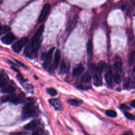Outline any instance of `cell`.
<instances>
[{"label": "cell", "instance_id": "1", "mask_svg": "<svg viewBox=\"0 0 135 135\" xmlns=\"http://www.w3.org/2000/svg\"><path fill=\"white\" fill-rule=\"evenodd\" d=\"M44 29V26L43 25H41L36 32L35 34H34L31 40V42H30L31 46L35 53L39 50L40 47L41 43L42 42V35L43 33Z\"/></svg>", "mask_w": 135, "mask_h": 135}, {"label": "cell", "instance_id": "2", "mask_svg": "<svg viewBox=\"0 0 135 135\" xmlns=\"http://www.w3.org/2000/svg\"><path fill=\"white\" fill-rule=\"evenodd\" d=\"M28 41L29 39L26 37H24L20 39L12 45V50L16 53L20 52L22 48L27 44Z\"/></svg>", "mask_w": 135, "mask_h": 135}, {"label": "cell", "instance_id": "3", "mask_svg": "<svg viewBox=\"0 0 135 135\" xmlns=\"http://www.w3.org/2000/svg\"><path fill=\"white\" fill-rule=\"evenodd\" d=\"M20 96H18L14 94H10V95L3 96L1 98V100L2 102H6L8 101L11 102L14 104L18 105L21 102Z\"/></svg>", "mask_w": 135, "mask_h": 135}, {"label": "cell", "instance_id": "4", "mask_svg": "<svg viewBox=\"0 0 135 135\" xmlns=\"http://www.w3.org/2000/svg\"><path fill=\"white\" fill-rule=\"evenodd\" d=\"M35 111L36 109L33 104L27 103L23 107L22 113L25 117H30L35 114Z\"/></svg>", "mask_w": 135, "mask_h": 135}, {"label": "cell", "instance_id": "5", "mask_svg": "<svg viewBox=\"0 0 135 135\" xmlns=\"http://www.w3.org/2000/svg\"><path fill=\"white\" fill-rule=\"evenodd\" d=\"M50 10L51 6L49 4H46L43 7L38 19V22L39 23L42 22L45 20L49 13Z\"/></svg>", "mask_w": 135, "mask_h": 135}, {"label": "cell", "instance_id": "6", "mask_svg": "<svg viewBox=\"0 0 135 135\" xmlns=\"http://www.w3.org/2000/svg\"><path fill=\"white\" fill-rule=\"evenodd\" d=\"M15 39V35L12 33H9L7 34L6 35L2 37L1 39L2 41L6 44H11L14 40Z\"/></svg>", "mask_w": 135, "mask_h": 135}, {"label": "cell", "instance_id": "7", "mask_svg": "<svg viewBox=\"0 0 135 135\" xmlns=\"http://www.w3.org/2000/svg\"><path fill=\"white\" fill-rule=\"evenodd\" d=\"M55 48H54V47L52 48L49 50V51L47 53V54L46 56V58H45V61H44V62L43 64V66L44 68H46L50 64V63L51 61V60H52V55H53V53L55 51Z\"/></svg>", "mask_w": 135, "mask_h": 135}, {"label": "cell", "instance_id": "8", "mask_svg": "<svg viewBox=\"0 0 135 135\" xmlns=\"http://www.w3.org/2000/svg\"><path fill=\"white\" fill-rule=\"evenodd\" d=\"M24 54L27 57L29 58H32L34 56L35 53L34 52L30 43L28 44H26V46L24 50Z\"/></svg>", "mask_w": 135, "mask_h": 135}, {"label": "cell", "instance_id": "9", "mask_svg": "<svg viewBox=\"0 0 135 135\" xmlns=\"http://www.w3.org/2000/svg\"><path fill=\"white\" fill-rule=\"evenodd\" d=\"M94 71L95 73L94 75V79L95 81V84L96 86H100L102 84L101 73L97 72L96 70H95Z\"/></svg>", "mask_w": 135, "mask_h": 135}, {"label": "cell", "instance_id": "10", "mask_svg": "<svg viewBox=\"0 0 135 135\" xmlns=\"http://www.w3.org/2000/svg\"><path fill=\"white\" fill-rule=\"evenodd\" d=\"M61 57V51L59 49H57L55 52V55L54 57V62H53L54 69H56L59 66Z\"/></svg>", "mask_w": 135, "mask_h": 135}, {"label": "cell", "instance_id": "11", "mask_svg": "<svg viewBox=\"0 0 135 135\" xmlns=\"http://www.w3.org/2000/svg\"><path fill=\"white\" fill-rule=\"evenodd\" d=\"M49 103L57 110H60L62 109V105L60 100L56 99H51L49 100Z\"/></svg>", "mask_w": 135, "mask_h": 135}, {"label": "cell", "instance_id": "12", "mask_svg": "<svg viewBox=\"0 0 135 135\" xmlns=\"http://www.w3.org/2000/svg\"><path fill=\"white\" fill-rule=\"evenodd\" d=\"M84 70V68L82 66V64H79L75 68H74L72 71V75L74 77H79L80 75L83 72Z\"/></svg>", "mask_w": 135, "mask_h": 135}, {"label": "cell", "instance_id": "13", "mask_svg": "<svg viewBox=\"0 0 135 135\" xmlns=\"http://www.w3.org/2000/svg\"><path fill=\"white\" fill-rule=\"evenodd\" d=\"M114 67L116 72H118L121 74L122 73V61L119 59V58H118L117 60L116 61V62L114 64Z\"/></svg>", "mask_w": 135, "mask_h": 135}, {"label": "cell", "instance_id": "14", "mask_svg": "<svg viewBox=\"0 0 135 135\" xmlns=\"http://www.w3.org/2000/svg\"><path fill=\"white\" fill-rule=\"evenodd\" d=\"M15 90L16 88L14 86L12 85H8L3 88V89L2 90V92L4 94H12L15 91Z\"/></svg>", "mask_w": 135, "mask_h": 135}, {"label": "cell", "instance_id": "15", "mask_svg": "<svg viewBox=\"0 0 135 135\" xmlns=\"http://www.w3.org/2000/svg\"><path fill=\"white\" fill-rule=\"evenodd\" d=\"M105 79L109 86H111L112 84L113 81V74L112 71L110 70H109L107 71L105 74Z\"/></svg>", "mask_w": 135, "mask_h": 135}, {"label": "cell", "instance_id": "16", "mask_svg": "<svg viewBox=\"0 0 135 135\" xmlns=\"http://www.w3.org/2000/svg\"><path fill=\"white\" fill-rule=\"evenodd\" d=\"M39 125V121L37 120H33L26 124L24 126V128L26 130H33L35 129Z\"/></svg>", "mask_w": 135, "mask_h": 135}, {"label": "cell", "instance_id": "17", "mask_svg": "<svg viewBox=\"0 0 135 135\" xmlns=\"http://www.w3.org/2000/svg\"><path fill=\"white\" fill-rule=\"evenodd\" d=\"M106 63L102 61H100L98 64V66L97 67H96V69L95 70L100 73H102V72L105 70V68H106Z\"/></svg>", "mask_w": 135, "mask_h": 135}, {"label": "cell", "instance_id": "18", "mask_svg": "<svg viewBox=\"0 0 135 135\" xmlns=\"http://www.w3.org/2000/svg\"><path fill=\"white\" fill-rule=\"evenodd\" d=\"M67 102L73 106H79L82 104V101L80 100L75 99H70L67 100Z\"/></svg>", "mask_w": 135, "mask_h": 135}, {"label": "cell", "instance_id": "19", "mask_svg": "<svg viewBox=\"0 0 135 135\" xmlns=\"http://www.w3.org/2000/svg\"><path fill=\"white\" fill-rule=\"evenodd\" d=\"M81 80L85 83H88L91 80V76L88 73H85L82 77Z\"/></svg>", "mask_w": 135, "mask_h": 135}, {"label": "cell", "instance_id": "20", "mask_svg": "<svg viewBox=\"0 0 135 135\" xmlns=\"http://www.w3.org/2000/svg\"><path fill=\"white\" fill-rule=\"evenodd\" d=\"M113 79L114 80V81L117 84L120 83L122 80L121 74L118 72H115L114 74V77H113Z\"/></svg>", "mask_w": 135, "mask_h": 135}, {"label": "cell", "instance_id": "21", "mask_svg": "<svg viewBox=\"0 0 135 135\" xmlns=\"http://www.w3.org/2000/svg\"><path fill=\"white\" fill-rule=\"evenodd\" d=\"M87 50L88 55H91L93 53V43L91 41H89L87 46Z\"/></svg>", "mask_w": 135, "mask_h": 135}, {"label": "cell", "instance_id": "22", "mask_svg": "<svg viewBox=\"0 0 135 135\" xmlns=\"http://www.w3.org/2000/svg\"><path fill=\"white\" fill-rule=\"evenodd\" d=\"M10 30H11L10 28L7 25L0 26V35H1L2 34L10 31Z\"/></svg>", "mask_w": 135, "mask_h": 135}, {"label": "cell", "instance_id": "23", "mask_svg": "<svg viewBox=\"0 0 135 135\" xmlns=\"http://www.w3.org/2000/svg\"><path fill=\"white\" fill-rule=\"evenodd\" d=\"M106 115L109 117H111V118H115L117 116V112L112 110H108L106 111Z\"/></svg>", "mask_w": 135, "mask_h": 135}, {"label": "cell", "instance_id": "24", "mask_svg": "<svg viewBox=\"0 0 135 135\" xmlns=\"http://www.w3.org/2000/svg\"><path fill=\"white\" fill-rule=\"evenodd\" d=\"M47 91L48 92V93L52 97H55L58 94V92L54 88H48L47 89Z\"/></svg>", "mask_w": 135, "mask_h": 135}, {"label": "cell", "instance_id": "25", "mask_svg": "<svg viewBox=\"0 0 135 135\" xmlns=\"http://www.w3.org/2000/svg\"><path fill=\"white\" fill-rule=\"evenodd\" d=\"M134 61H135V52L134 51H133L130 56V58L129 59V65L130 66H132L134 63Z\"/></svg>", "mask_w": 135, "mask_h": 135}, {"label": "cell", "instance_id": "26", "mask_svg": "<svg viewBox=\"0 0 135 135\" xmlns=\"http://www.w3.org/2000/svg\"><path fill=\"white\" fill-rule=\"evenodd\" d=\"M8 78L6 76H3L0 79V88L4 87L8 82Z\"/></svg>", "mask_w": 135, "mask_h": 135}, {"label": "cell", "instance_id": "27", "mask_svg": "<svg viewBox=\"0 0 135 135\" xmlns=\"http://www.w3.org/2000/svg\"><path fill=\"white\" fill-rule=\"evenodd\" d=\"M124 115L128 119L132 121L134 120V116L133 115L128 112V111H124Z\"/></svg>", "mask_w": 135, "mask_h": 135}, {"label": "cell", "instance_id": "28", "mask_svg": "<svg viewBox=\"0 0 135 135\" xmlns=\"http://www.w3.org/2000/svg\"><path fill=\"white\" fill-rule=\"evenodd\" d=\"M130 83V79L129 78H127L125 79L123 83V87L125 89H128L129 87Z\"/></svg>", "mask_w": 135, "mask_h": 135}, {"label": "cell", "instance_id": "29", "mask_svg": "<svg viewBox=\"0 0 135 135\" xmlns=\"http://www.w3.org/2000/svg\"><path fill=\"white\" fill-rule=\"evenodd\" d=\"M60 70H61V71L62 72H63V73H64V72H67V65H66V64L65 63V62L63 61L61 63V67H60Z\"/></svg>", "mask_w": 135, "mask_h": 135}, {"label": "cell", "instance_id": "30", "mask_svg": "<svg viewBox=\"0 0 135 135\" xmlns=\"http://www.w3.org/2000/svg\"><path fill=\"white\" fill-rule=\"evenodd\" d=\"M120 108L122 109V110H123L124 111H127V110L129 109V108L127 106H126V105H121Z\"/></svg>", "mask_w": 135, "mask_h": 135}, {"label": "cell", "instance_id": "31", "mask_svg": "<svg viewBox=\"0 0 135 135\" xmlns=\"http://www.w3.org/2000/svg\"><path fill=\"white\" fill-rule=\"evenodd\" d=\"M17 78L18 79V80H19L21 81H23L24 80L23 77L20 73L17 74Z\"/></svg>", "mask_w": 135, "mask_h": 135}, {"label": "cell", "instance_id": "32", "mask_svg": "<svg viewBox=\"0 0 135 135\" xmlns=\"http://www.w3.org/2000/svg\"><path fill=\"white\" fill-rule=\"evenodd\" d=\"M14 135H26V133L24 131H20L15 133Z\"/></svg>", "mask_w": 135, "mask_h": 135}, {"label": "cell", "instance_id": "33", "mask_svg": "<svg viewBox=\"0 0 135 135\" xmlns=\"http://www.w3.org/2000/svg\"><path fill=\"white\" fill-rule=\"evenodd\" d=\"M122 135H133V133L131 131H127L123 133Z\"/></svg>", "mask_w": 135, "mask_h": 135}, {"label": "cell", "instance_id": "34", "mask_svg": "<svg viewBox=\"0 0 135 135\" xmlns=\"http://www.w3.org/2000/svg\"><path fill=\"white\" fill-rule=\"evenodd\" d=\"M130 105L131 107H132L133 108L135 107V100H132L131 102H130Z\"/></svg>", "mask_w": 135, "mask_h": 135}, {"label": "cell", "instance_id": "35", "mask_svg": "<svg viewBox=\"0 0 135 135\" xmlns=\"http://www.w3.org/2000/svg\"><path fill=\"white\" fill-rule=\"evenodd\" d=\"M17 62L18 63H19L21 66H22V67H25V66L24 65V64H23L22 63H21V62H20V61H17Z\"/></svg>", "mask_w": 135, "mask_h": 135}, {"label": "cell", "instance_id": "36", "mask_svg": "<svg viewBox=\"0 0 135 135\" xmlns=\"http://www.w3.org/2000/svg\"><path fill=\"white\" fill-rule=\"evenodd\" d=\"M32 135H40V134H39L37 132H35L33 133Z\"/></svg>", "mask_w": 135, "mask_h": 135}, {"label": "cell", "instance_id": "37", "mask_svg": "<svg viewBox=\"0 0 135 135\" xmlns=\"http://www.w3.org/2000/svg\"><path fill=\"white\" fill-rule=\"evenodd\" d=\"M3 76V73L2 72H0V79Z\"/></svg>", "mask_w": 135, "mask_h": 135}, {"label": "cell", "instance_id": "38", "mask_svg": "<svg viewBox=\"0 0 135 135\" xmlns=\"http://www.w3.org/2000/svg\"><path fill=\"white\" fill-rule=\"evenodd\" d=\"M12 68L13 69H14V70H15V71H17V72H18V70L17 69H15V68H13V67H12Z\"/></svg>", "mask_w": 135, "mask_h": 135}]
</instances>
